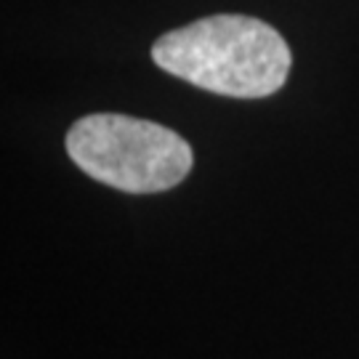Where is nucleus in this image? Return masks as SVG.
<instances>
[{
    "label": "nucleus",
    "instance_id": "nucleus-1",
    "mask_svg": "<svg viewBox=\"0 0 359 359\" xmlns=\"http://www.w3.org/2000/svg\"><path fill=\"white\" fill-rule=\"evenodd\" d=\"M160 69L210 93L264 99L285 86L293 56L271 25L243 13H216L154 40Z\"/></svg>",
    "mask_w": 359,
    "mask_h": 359
},
{
    "label": "nucleus",
    "instance_id": "nucleus-2",
    "mask_svg": "<svg viewBox=\"0 0 359 359\" xmlns=\"http://www.w3.org/2000/svg\"><path fill=\"white\" fill-rule=\"evenodd\" d=\"M67 154L90 179L130 194L173 189L194 163L176 130L112 112L80 117L67 133Z\"/></svg>",
    "mask_w": 359,
    "mask_h": 359
}]
</instances>
